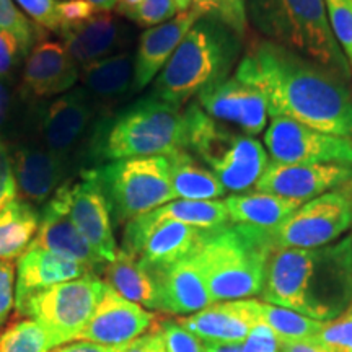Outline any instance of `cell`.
I'll use <instances>...</instances> for the list:
<instances>
[{
	"label": "cell",
	"instance_id": "f907efd6",
	"mask_svg": "<svg viewBox=\"0 0 352 352\" xmlns=\"http://www.w3.org/2000/svg\"><path fill=\"white\" fill-rule=\"evenodd\" d=\"M204 352H241V342H214L202 341Z\"/></svg>",
	"mask_w": 352,
	"mask_h": 352
},
{
	"label": "cell",
	"instance_id": "4fadbf2b",
	"mask_svg": "<svg viewBox=\"0 0 352 352\" xmlns=\"http://www.w3.org/2000/svg\"><path fill=\"white\" fill-rule=\"evenodd\" d=\"M57 192L63 197L72 222L91 245V248L107 263L113 261L118 253L113 217L103 189L98 183L96 170H83L77 179L69 178L57 189Z\"/></svg>",
	"mask_w": 352,
	"mask_h": 352
},
{
	"label": "cell",
	"instance_id": "7dc6e473",
	"mask_svg": "<svg viewBox=\"0 0 352 352\" xmlns=\"http://www.w3.org/2000/svg\"><path fill=\"white\" fill-rule=\"evenodd\" d=\"M127 346H103L88 341H72L50 352H124Z\"/></svg>",
	"mask_w": 352,
	"mask_h": 352
},
{
	"label": "cell",
	"instance_id": "ac0fdd59",
	"mask_svg": "<svg viewBox=\"0 0 352 352\" xmlns=\"http://www.w3.org/2000/svg\"><path fill=\"white\" fill-rule=\"evenodd\" d=\"M10 157L19 195L34 208H43L69 179V162L41 142H20Z\"/></svg>",
	"mask_w": 352,
	"mask_h": 352
},
{
	"label": "cell",
	"instance_id": "1f68e13d",
	"mask_svg": "<svg viewBox=\"0 0 352 352\" xmlns=\"http://www.w3.org/2000/svg\"><path fill=\"white\" fill-rule=\"evenodd\" d=\"M258 321L270 328L280 341H314L323 327V321L263 300H258Z\"/></svg>",
	"mask_w": 352,
	"mask_h": 352
},
{
	"label": "cell",
	"instance_id": "7a4b0ae2",
	"mask_svg": "<svg viewBox=\"0 0 352 352\" xmlns=\"http://www.w3.org/2000/svg\"><path fill=\"white\" fill-rule=\"evenodd\" d=\"M261 300L331 321L352 307V233L320 248H274Z\"/></svg>",
	"mask_w": 352,
	"mask_h": 352
},
{
	"label": "cell",
	"instance_id": "8d00e7d4",
	"mask_svg": "<svg viewBox=\"0 0 352 352\" xmlns=\"http://www.w3.org/2000/svg\"><path fill=\"white\" fill-rule=\"evenodd\" d=\"M316 341L331 352H352V307L331 321H323Z\"/></svg>",
	"mask_w": 352,
	"mask_h": 352
},
{
	"label": "cell",
	"instance_id": "f1b7e54d",
	"mask_svg": "<svg viewBox=\"0 0 352 352\" xmlns=\"http://www.w3.org/2000/svg\"><path fill=\"white\" fill-rule=\"evenodd\" d=\"M166 158L176 199L214 201L226 196L227 189L217 176L186 148L170 153Z\"/></svg>",
	"mask_w": 352,
	"mask_h": 352
},
{
	"label": "cell",
	"instance_id": "f546056e",
	"mask_svg": "<svg viewBox=\"0 0 352 352\" xmlns=\"http://www.w3.org/2000/svg\"><path fill=\"white\" fill-rule=\"evenodd\" d=\"M39 227V210L21 197L0 212V259H19L33 243Z\"/></svg>",
	"mask_w": 352,
	"mask_h": 352
},
{
	"label": "cell",
	"instance_id": "44dd1931",
	"mask_svg": "<svg viewBox=\"0 0 352 352\" xmlns=\"http://www.w3.org/2000/svg\"><path fill=\"white\" fill-rule=\"evenodd\" d=\"M63 44L78 67H85L104 57L127 51L131 30L113 13H95L91 19L60 28Z\"/></svg>",
	"mask_w": 352,
	"mask_h": 352
},
{
	"label": "cell",
	"instance_id": "b9f144b4",
	"mask_svg": "<svg viewBox=\"0 0 352 352\" xmlns=\"http://www.w3.org/2000/svg\"><path fill=\"white\" fill-rule=\"evenodd\" d=\"M19 197L15 175L12 168V157L7 145L0 139V212Z\"/></svg>",
	"mask_w": 352,
	"mask_h": 352
},
{
	"label": "cell",
	"instance_id": "816d5d0a",
	"mask_svg": "<svg viewBox=\"0 0 352 352\" xmlns=\"http://www.w3.org/2000/svg\"><path fill=\"white\" fill-rule=\"evenodd\" d=\"M144 0H116V10L120 13L121 16H124V19L131 20L132 16L135 15V12L139 10V7L142 6Z\"/></svg>",
	"mask_w": 352,
	"mask_h": 352
},
{
	"label": "cell",
	"instance_id": "d590c367",
	"mask_svg": "<svg viewBox=\"0 0 352 352\" xmlns=\"http://www.w3.org/2000/svg\"><path fill=\"white\" fill-rule=\"evenodd\" d=\"M324 6L333 36L352 65V0H324Z\"/></svg>",
	"mask_w": 352,
	"mask_h": 352
},
{
	"label": "cell",
	"instance_id": "9c48e42d",
	"mask_svg": "<svg viewBox=\"0 0 352 352\" xmlns=\"http://www.w3.org/2000/svg\"><path fill=\"white\" fill-rule=\"evenodd\" d=\"M107 283L95 272H87L78 279L52 285L33 294L16 308L19 315L41 323L60 344L77 341L88 320L94 315Z\"/></svg>",
	"mask_w": 352,
	"mask_h": 352
},
{
	"label": "cell",
	"instance_id": "7c38bea8",
	"mask_svg": "<svg viewBox=\"0 0 352 352\" xmlns=\"http://www.w3.org/2000/svg\"><path fill=\"white\" fill-rule=\"evenodd\" d=\"M206 230L144 214L126 223L122 248L148 270L170 266L197 250Z\"/></svg>",
	"mask_w": 352,
	"mask_h": 352
},
{
	"label": "cell",
	"instance_id": "277c9868",
	"mask_svg": "<svg viewBox=\"0 0 352 352\" xmlns=\"http://www.w3.org/2000/svg\"><path fill=\"white\" fill-rule=\"evenodd\" d=\"M272 252L270 230L232 222L206 230L195 258L212 302L261 296Z\"/></svg>",
	"mask_w": 352,
	"mask_h": 352
},
{
	"label": "cell",
	"instance_id": "6da1fadb",
	"mask_svg": "<svg viewBox=\"0 0 352 352\" xmlns=\"http://www.w3.org/2000/svg\"><path fill=\"white\" fill-rule=\"evenodd\" d=\"M235 77L261 91L270 118H287L352 139L351 83L315 60L252 36L246 39Z\"/></svg>",
	"mask_w": 352,
	"mask_h": 352
},
{
	"label": "cell",
	"instance_id": "f6af8a7d",
	"mask_svg": "<svg viewBox=\"0 0 352 352\" xmlns=\"http://www.w3.org/2000/svg\"><path fill=\"white\" fill-rule=\"evenodd\" d=\"M241 352H280L279 340L270 328L256 324L241 342Z\"/></svg>",
	"mask_w": 352,
	"mask_h": 352
},
{
	"label": "cell",
	"instance_id": "cb8c5ba5",
	"mask_svg": "<svg viewBox=\"0 0 352 352\" xmlns=\"http://www.w3.org/2000/svg\"><path fill=\"white\" fill-rule=\"evenodd\" d=\"M151 271L160 289V311L189 316L214 303L195 253L170 266Z\"/></svg>",
	"mask_w": 352,
	"mask_h": 352
},
{
	"label": "cell",
	"instance_id": "4316f807",
	"mask_svg": "<svg viewBox=\"0 0 352 352\" xmlns=\"http://www.w3.org/2000/svg\"><path fill=\"white\" fill-rule=\"evenodd\" d=\"M80 80L94 103L109 104L129 94L134 82V54L122 51L80 69Z\"/></svg>",
	"mask_w": 352,
	"mask_h": 352
},
{
	"label": "cell",
	"instance_id": "8992f818",
	"mask_svg": "<svg viewBox=\"0 0 352 352\" xmlns=\"http://www.w3.org/2000/svg\"><path fill=\"white\" fill-rule=\"evenodd\" d=\"M258 36L296 51L352 83V65L338 46L324 0H246Z\"/></svg>",
	"mask_w": 352,
	"mask_h": 352
},
{
	"label": "cell",
	"instance_id": "bcb514c9",
	"mask_svg": "<svg viewBox=\"0 0 352 352\" xmlns=\"http://www.w3.org/2000/svg\"><path fill=\"white\" fill-rule=\"evenodd\" d=\"M124 352H166L160 327L151 328L138 340L129 342Z\"/></svg>",
	"mask_w": 352,
	"mask_h": 352
},
{
	"label": "cell",
	"instance_id": "11a10c76",
	"mask_svg": "<svg viewBox=\"0 0 352 352\" xmlns=\"http://www.w3.org/2000/svg\"><path fill=\"white\" fill-rule=\"evenodd\" d=\"M351 98H352V88H351Z\"/></svg>",
	"mask_w": 352,
	"mask_h": 352
},
{
	"label": "cell",
	"instance_id": "ee69618b",
	"mask_svg": "<svg viewBox=\"0 0 352 352\" xmlns=\"http://www.w3.org/2000/svg\"><path fill=\"white\" fill-rule=\"evenodd\" d=\"M95 8L87 0H63L57 6V15L60 20V28L74 26L87 21L95 15Z\"/></svg>",
	"mask_w": 352,
	"mask_h": 352
},
{
	"label": "cell",
	"instance_id": "e0dca14e",
	"mask_svg": "<svg viewBox=\"0 0 352 352\" xmlns=\"http://www.w3.org/2000/svg\"><path fill=\"white\" fill-rule=\"evenodd\" d=\"M94 116V101L83 88H74L47 104L41 121V144L69 162L90 132Z\"/></svg>",
	"mask_w": 352,
	"mask_h": 352
},
{
	"label": "cell",
	"instance_id": "7bdbcfd3",
	"mask_svg": "<svg viewBox=\"0 0 352 352\" xmlns=\"http://www.w3.org/2000/svg\"><path fill=\"white\" fill-rule=\"evenodd\" d=\"M15 276L16 270L12 261L0 259V328L8 320L15 307Z\"/></svg>",
	"mask_w": 352,
	"mask_h": 352
},
{
	"label": "cell",
	"instance_id": "2e32d148",
	"mask_svg": "<svg viewBox=\"0 0 352 352\" xmlns=\"http://www.w3.org/2000/svg\"><path fill=\"white\" fill-rule=\"evenodd\" d=\"M155 315L138 303L127 300L107 284L94 315L77 341L103 346H127L152 328Z\"/></svg>",
	"mask_w": 352,
	"mask_h": 352
},
{
	"label": "cell",
	"instance_id": "db71d44e",
	"mask_svg": "<svg viewBox=\"0 0 352 352\" xmlns=\"http://www.w3.org/2000/svg\"><path fill=\"white\" fill-rule=\"evenodd\" d=\"M173 2H175V6H176V8H178L179 13L189 10V8H191V6H192V0H173Z\"/></svg>",
	"mask_w": 352,
	"mask_h": 352
},
{
	"label": "cell",
	"instance_id": "5bb4252c",
	"mask_svg": "<svg viewBox=\"0 0 352 352\" xmlns=\"http://www.w3.org/2000/svg\"><path fill=\"white\" fill-rule=\"evenodd\" d=\"M197 103L215 121L235 127L243 134H263L267 127L270 114L263 94L236 77L206 88L197 95Z\"/></svg>",
	"mask_w": 352,
	"mask_h": 352
},
{
	"label": "cell",
	"instance_id": "681fc988",
	"mask_svg": "<svg viewBox=\"0 0 352 352\" xmlns=\"http://www.w3.org/2000/svg\"><path fill=\"white\" fill-rule=\"evenodd\" d=\"M12 109V95L6 87V83L0 80V131L7 124L8 118H10Z\"/></svg>",
	"mask_w": 352,
	"mask_h": 352
},
{
	"label": "cell",
	"instance_id": "ffe728a7",
	"mask_svg": "<svg viewBox=\"0 0 352 352\" xmlns=\"http://www.w3.org/2000/svg\"><path fill=\"white\" fill-rule=\"evenodd\" d=\"M30 248H43L60 256L76 259L95 274L104 271L107 261L91 248L72 222L59 192H54L39 210V227Z\"/></svg>",
	"mask_w": 352,
	"mask_h": 352
},
{
	"label": "cell",
	"instance_id": "7402d4cb",
	"mask_svg": "<svg viewBox=\"0 0 352 352\" xmlns=\"http://www.w3.org/2000/svg\"><path fill=\"white\" fill-rule=\"evenodd\" d=\"M201 16V13L195 8H189L186 12L178 13L175 19L147 28L140 34L138 52L134 54L132 91H140L162 72L178 44Z\"/></svg>",
	"mask_w": 352,
	"mask_h": 352
},
{
	"label": "cell",
	"instance_id": "83f0119b",
	"mask_svg": "<svg viewBox=\"0 0 352 352\" xmlns=\"http://www.w3.org/2000/svg\"><path fill=\"white\" fill-rule=\"evenodd\" d=\"M223 202L232 223L250 226L261 230H274L303 204L300 201L263 191L232 195Z\"/></svg>",
	"mask_w": 352,
	"mask_h": 352
},
{
	"label": "cell",
	"instance_id": "d6986e66",
	"mask_svg": "<svg viewBox=\"0 0 352 352\" xmlns=\"http://www.w3.org/2000/svg\"><path fill=\"white\" fill-rule=\"evenodd\" d=\"M80 80V67L65 50L52 39H41L30 50L23 67V94L30 100L67 94Z\"/></svg>",
	"mask_w": 352,
	"mask_h": 352
},
{
	"label": "cell",
	"instance_id": "9a60e30c",
	"mask_svg": "<svg viewBox=\"0 0 352 352\" xmlns=\"http://www.w3.org/2000/svg\"><path fill=\"white\" fill-rule=\"evenodd\" d=\"M352 183V164L283 165L270 160L254 191L307 202Z\"/></svg>",
	"mask_w": 352,
	"mask_h": 352
},
{
	"label": "cell",
	"instance_id": "8fae6325",
	"mask_svg": "<svg viewBox=\"0 0 352 352\" xmlns=\"http://www.w3.org/2000/svg\"><path fill=\"white\" fill-rule=\"evenodd\" d=\"M263 140L274 164H352V139L316 131L287 118H271Z\"/></svg>",
	"mask_w": 352,
	"mask_h": 352
},
{
	"label": "cell",
	"instance_id": "d6a6232c",
	"mask_svg": "<svg viewBox=\"0 0 352 352\" xmlns=\"http://www.w3.org/2000/svg\"><path fill=\"white\" fill-rule=\"evenodd\" d=\"M59 346L56 334L26 316L0 331V352H50Z\"/></svg>",
	"mask_w": 352,
	"mask_h": 352
},
{
	"label": "cell",
	"instance_id": "ab89813d",
	"mask_svg": "<svg viewBox=\"0 0 352 352\" xmlns=\"http://www.w3.org/2000/svg\"><path fill=\"white\" fill-rule=\"evenodd\" d=\"M178 13L179 12L173 0H144L131 21H134L139 26H145V28H152V26L162 25L175 19Z\"/></svg>",
	"mask_w": 352,
	"mask_h": 352
},
{
	"label": "cell",
	"instance_id": "d4e9b609",
	"mask_svg": "<svg viewBox=\"0 0 352 352\" xmlns=\"http://www.w3.org/2000/svg\"><path fill=\"white\" fill-rule=\"evenodd\" d=\"M91 272L85 264L43 248H28L19 258L15 280V308H19L33 294L52 285L78 279Z\"/></svg>",
	"mask_w": 352,
	"mask_h": 352
},
{
	"label": "cell",
	"instance_id": "30bf717a",
	"mask_svg": "<svg viewBox=\"0 0 352 352\" xmlns=\"http://www.w3.org/2000/svg\"><path fill=\"white\" fill-rule=\"evenodd\" d=\"M352 227V183L310 199L270 230L274 248H320L334 243Z\"/></svg>",
	"mask_w": 352,
	"mask_h": 352
},
{
	"label": "cell",
	"instance_id": "5b68a950",
	"mask_svg": "<svg viewBox=\"0 0 352 352\" xmlns=\"http://www.w3.org/2000/svg\"><path fill=\"white\" fill-rule=\"evenodd\" d=\"M186 148L182 108L148 95L107 118L90 134V155L98 162L170 155Z\"/></svg>",
	"mask_w": 352,
	"mask_h": 352
},
{
	"label": "cell",
	"instance_id": "c3c4849f",
	"mask_svg": "<svg viewBox=\"0 0 352 352\" xmlns=\"http://www.w3.org/2000/svg\"><path fill=\"white\" fill-rule=\"evenodd\" d=\"M280 352H331L328 347H324L316 340L314 341H280Z\"/></svg>",
	"mask_w": 352,
	"mask_h": 352
},
{
	"label": "cell",
	"instance_id": "484cf974",
	"mask_svg": "<svg viewBox=\"0 0 352 352\" xmlns=\"http://www.w3.org/2000/svg\"><path fill=\"white\" fill-rule=\"evenodd\" d=\"M104 283L127 300L148 311H160V289L153 272L138 258L118 250L116 256L104 266Z\"/></svg>",
	"mask_w": 352,
	"mask_h": 352
},
{
	"label": "cell",
	"instance_id": "e575fe53",
	"mask_svg": "<svg viewBox=\"0 0 352 352\" xmlns=\"http://www.w3.org/2000/svg\"><path fill=\"white\" fill-rule=\"evenodd\" d=\"M0 30L19 39L28 52L38 43V25L30 21L13 0H0Z\"/></svg>",
	"mask_w": 352,
	"mask_h": 352
},
{
	"label": "cell",
	"instance_id": "836d02e7",
	"mask_svg": "<svg viewBox=\"0 0 352 352\" xmlns=\"http://www.w3.org/2000/svg\"><path fill=\"white\" fill-rule=\"evenodd\" d=\"M191 8L199 12L202 16L220 21L246 41L250 28L246 0H192Z\"/></svg>",
	"mask_w": 352,
	"mask_h": 352
},
{
	"label": "cell",
	"instance_id": "ba28073f",
	"mask_svg": "<svg viewBox=\"0 0 352 352\" xmlns=\"http://www.w3.org/2000/svg\"><path fill=\"white\" fill-rule=\"evenodd\" d=\"M95 170L116 223L131 222L176 199L165 155L121 158Z\"/></svg>",
	"mask_w": 352,
	"mask_h": 352
},
{
	"label": "cell",
	"instance_id": "603a6c76",
	"mask_svg": "<svg viewBox=\"0 0 352 352\" xmlns=\"http://www.w3.org/2000/svg\"><path fill=\"white\" fill-rule=\"evenodd\" d=\"M178 321L188 331L196 334L201 341L243 342L250 331L259 324L258 300L243 298V300L214 302L204 310L184 316Z\"/></svg>",
	"mask_w": 352,
	"mask_h": 352
},
{
	"label": "cell",
	"instance_id": "52a82bcc",
	"mask_svg": "<svg viewBox=\"0 0 352 352\" xmlns=\"http://www.w3.org/2000/svg\"><path fill=\"white\" fill-rule=\"evenodd\" d=\"M183 114L186 151L208 166L227 191L240 195L254 189L270 165L264 144L253 135L215 121L197 101H191Z\"/></svg>",
	"mask_w": 352,
	"mask_h": 352
},
{
	"label": "cell",
	"instance_id": "4dcf8cb0",
	"mask_svg": "<svg viewBox=\"0 0 352 352\" xmlns=\"http://www.w3.org/2000/svg\"><path fill=\"white\" fill-rule=\"evenodd\" d=\"M148 214L155 219L175 220V222H182L184 226L201 228V230H214V228L230 223L226 202L220 199H175Z\"/></svg>",
	"mask_w": 352,
	"mask_h": 352
},
{
	"label": "cell",
	"instance_id": "74e56055",
	"mask_svg": "<svg viewBox=\"0 0 352 352\" xmlns=\"http://www.w3.org/2000/svg\"><path fill=\"white\" fill-rule=\"evenodd\" d=\"M166 352H204L202 341L188 331L178 320H165L160 324Z\"/></svg>",
	"mask_w": 352,
	"mask_h": 352
},
{
	"label": "cell",
	"instance_id": "3957f363",
	"mask_svg": "<svg viewBox=\"0 0 352 352\" xmlns=\"http://www.w3.org/2000/svg\"><path fill=\"white\" fill-rule=\"evenodd\" d=\"M243 50V39L226 25L201 16L155 77L151 95L182 108L202 90L228 78Z\"/></svg>",
	"mask_w": 352,
	"mask_h": 352
},
{
	"label": "cell",
	"instance_id": "f5cc1de1",
	"mask_svg": "<svg viewBox=\"0 0 352 352\" xmlns=\"http://www.w3.org/2000/svg\"><path fill=\"white\" fill-rule=\"evenodd\" d=\"M96 13H111L116 8V0H87Z\"/></svg>",
	"mask_w": 352,
	"mask_h": 352
},
{
	"label": "cell",
	"instance_id": "f35d334b",
	"mask_svg": "<svg viewBox=\"0 0 352 352\" xmlns=\"http://www.w3.org/2000/svg\"><path fill=\"white\" fill-rule=\"evenodd\" d=\"M16 3L34 25L50 32H60V20L57 15L59 0H16Z\"/></svg>",
	"mask_w": 352,
	"mask_h": 352
},
{
	"label": "cell",
	"instance_id": "60d3db41",
	"mask_svg": "<svg viewBox=\"0 0 352 352\" xmlns=\"http://www.w3.org/2000/svg\"><path fill=\"white\" fill-rule=\"evenodd\" d=\"M28 50L10 33L0 30V80H8Z\"/></svg>",
	"mask_w": 352,
	"mask_h": 352
}]
</instances>
